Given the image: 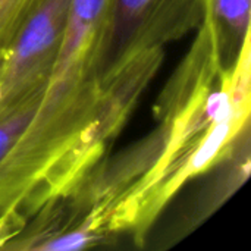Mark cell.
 Listing matches in <instances>:
<instances>
[{
    "label": "cell",
    "instance_id": "1",
    "mask_svg": "<svg viewBox=\"0 0 251 251\" xmlns=\"http://www.w3.org/2000/svg\"><path fill=\"white\" fill-rule=\"evenodd\" d=\"M112 3L71 0L37 109L0 160V249L94 171L162 62L140 57L103 82L100 57Z\"/></svg>",
    "mask_w": 251,
    "mask_h": 251
},
{
    "label": "cell",
    "instance_id": "2",
    "mask_svg": "<svg viewBox=\"0 0 251 251\" xmlns=\"http://www.w3.org/2000/svg\"><path fill=\"white\" fill-rule=\"evenodd\" d=\"M212 0H113L103 40L100 76L107 82L137 57L199 28Z\"/></svg>",
    "mask_w": 251,
    "mask_h": 251
},
{
    "label": "cell",
    "instance_id": "3",
    "mask_svg": "<svg viewBox=\"0 0 251 251\" xmlns=\"http://www.w3.org/2000/svg\"><path fill=\"white\" fill-rule=\"evenodd\" d=\"M71 0H46L1 57L0 121L40 96L57 56Z\"/></svg>",
    "mask_w": 251,
    "mask_h": 251
},
{
    "label": "cell",
    "instance_id": "4",
    "mask_svg": "<svg viewBox=\"0 0 251 251\" xmlns=\"http://www.w3.org/2000/svg\"><path fill=\"white\" fill-rule=\"evenodd\" d=\"M209 12L218 32L224 66L231 68L250 35V0H212Z\"/></svg>",
    "mask_w": 251,
    "mask_h": 251
},
{
    "label": "cell",
    "instance_id": "5",
    "mask_svg": "<svg viewBox=\"0 0 251 251\" xmlns=\"http://www.w3.org/2000/svg\"><path fill=\"white\" fill-rule=\"evenodd\" d=\"M46 0H0V59Z\"/></svg>",
    "mask_w": 251,
    "mask_h": 251
},
{
    "label": "cell",
    "instance_id": "6",
    "mask_svg": "<svg viewBox=\"0 0 251 251\" xmlns=\"http://www.w3.org/2000/svg\"><path fill=\"white\" fill-rule=\"evenodd\" d=\"M0 69H1V59H0Z\"/></svg>",
    "mask_w": 251,
    "mask_h": 251
}]
</instances>
